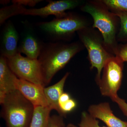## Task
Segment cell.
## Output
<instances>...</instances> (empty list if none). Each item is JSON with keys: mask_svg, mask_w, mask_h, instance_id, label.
<instances>
[{"mask_svg": "<svg viewBox=\"0 0 127 127\" xmlns=\"http://www.w3.org/2000/svg\"><path fill=\"white\" fill-rule=\"evenodd\" d=\"M81 42H63L44 43L38 60L41 68L45 87L57 73L84 48Z\"/></svg>", "mask_w": 127, "mask_h": 127, "instance_id": "obj_1", "label": "cell"}, {"mask_svg": "<svg viewBox=\"0 0 127 127\" xmlns=\"http://www.w3.org/2000/svg\"><path fill=\"white\" fill-rule=\"evenodd\" d=\"M81 10L91 15L93 20L92 27L98 30L102 36L105 47L115 56L119 46L117 36L120 27V21L118 17L101 0L85 2L81 6Z\"/></svg>", "mask_w": 127, "mask_h": 127, "instance_id": "obj_2", "label": "cell"}, {"mask_svg": "<svg viewBox=\"0 0 127 127\" xmlns=\"http://www.w3.org/2000/svg\"><path fill=\"white\" fill-rule=\"evenodd\" d=\"M0 103L6 127H30L35 107L19 91L8 94Z\"/></svg>", "mask_w": 127, "mask_h": 127, "instance_id": "obj_3", "label": "cell"}, {"mask_svg": "<svg viewBox=\"0 0 127 127\" xmlns=\"http://www.w3.org/2000/svg\"><path fill=\"white\" fill-rule=\"evenodd\" d=\"M38 26L42 31L56 42L69 41L75 32L89 27L86 18L70 12H65L49 21L39 22Z\"/></svg>", "mask_w": 127, "mask_h": 127, "instance_id": "obj_4", "label": "cell"}, {"mask_svg": "<svg viewBox=\"0 0 127 127\" xmlns=\"http://www.w3.org/2000/svg\"><path fill=\"white\" fill-rule=\"evenodd\" d=\"M79 40L88 52L91 69L96 68L97 70L96 80L97 84L100 81L101 72L105 63L114 56L105 47L101 33L93 28L88 27L77 32Z\"/></svg>", "mask_w": 127, "mask_h": 127, "instance_id": "obj_5", "label": "cell"}, {"mask_svg": "<svg viewBox=\"0 0 127 127\" xmlns=\"http://www.w3.org/2000/svg\"><path fill=\"white\" fill-rule=\"evenodd\" d=\"M123 68L124 63L116 56L107 61L97 84L102 96L108 97L111 99L118 96V92L122 81Z\"/></svg>", "mask_w": 127, "mask_h": 127, "instance_id": "obj_6", "label": "cell"}, {"mask_svg": "<svg viewBox=\"0 0 127 127\" xmlns=\"http://www.w3.org/2000/svg\"><path fill=\"white\" fill-rule=\"evenodd\" d=\"M7 59L9 67L18 78L45 87L38 59L23 56L19 52Z\"/></svg>", "mask_w": 127, "mask_h": 127, "instance_id": "obj_7", "label": "cell"}, {"mask_svg": "<svg viewBox=\"0 0 127 127\" xmlns=\"http://www.w3.org/2000/svg\"><path fill=\"white\" fill-rule=\"evenodd\" d=\"M48 4L46 6L40 8L28 9L22 6L20 15L39 16L47 17L53 15L55 17L62 15L67 10L81 6L85 1L81 0H61L59 1L47 0Z\"/></svg>", "mask_w": 127, "mask_h": 127, "instance_id": "obj_8", "label": "cell"}, {"mask_svg": "<svg viewBox=\"0 0 127 127\" xmlns=\"http://www.w3.org/2000/svg\"><path fill=\"white\" fill-rule=\"evenodd\" d=\"M23 30L18 42V52L32 59H38L44 43L34 31L31 24L27 20L22 22Z\"/></svg>", "mask_w": 127, "mask_h": 127, "instance_id": "obj_9", "label": "cell"}, {"mask_svg": "<svg viewBox=\"0 0 127 127\" xmlns=\"http://www.w3.org/2000/svg\"><path fill=\"white\" fill-rule=\"evenodd\" d=\"M16 89L34 107H48L44 94V87L41 85L19 79L17 77L15 81Z\"/></svg>", "mask_w": 127, "mask_h": 127, "instance_id": "obj_10", "label": "cell"}, {"mask_svg": "<svg viewBox=\"0 0 127 127\" xmlns=\"http://www.w3.org/2000/svg\"><path fill=\"white\" fill-rule=\"evenodd\" d=\"M20 37L13 22L9 20L5 24L0 36V56L8 58L18 52Z\"/></svg>", "mask_w": 127, "mask_h": 127, "instance_id": "obj_11", "label": "cell"}, {"mask_svg": "<svg viewBox=\"0 0 127 127\" xmlns=\"http://www.w3.org/2000/svg\"><path fill=\"white\" fill-rule=\"evenodd\" d=\"M88 112L94 117L102 121L107 127H127V122L114 114L108 102L92 104L89 107Z\"/></svg>", "mask_w": 127, "mask_h": 127, "instance_id": "obj_12", "label": "cell"}, {"mask_svg": "<svg viewBox=\"0 0 127 127\" xmlns=\"http://www.w3.org/2000/svg\"><path fill=\"white\" fill-rule=\"evenodd\" d=\"M17 77L9 67L7 59L0 57V103L6 95L16 90L15 81Z\"/></svg>", "mask_w": 127, "mask_h": 127, "instance_id": "obj_13", "label": "cell"}, {"mask_svg": "<svg viewBox=\"0 0 127 127\" xmlns=\"http://www.w3.org/2000/svg\"><path fill=\"white\" fill-rule=\"evenodd\" d=\"M69 75V72L66 73L59 82L52 86L45 87L44 88V94L48 107L52 110H56L59 115L61 116L62 114L59 107V100L60 97L64 93V86Z\"/></svg>", "mask_w": 127, "mask_h": 127, "instance_id": "obj_14", "label": "cell"}, {"mask_svg": "<svg viewBox=\"0 0 127 127\" xmlns=\"http://www.w3.org/2000/svg\"><path fill=\"white\" fill-rule=\"evenodd\" d=\"M51 111L48 107H35L30 127H47Z\"/></svg>", "mask_w": 127, "mask_h": 127, "instance_id": "obj_15", "label": "cell"}, {"mask_svg": "<svg viewBox=\"0 0 127 127\" xmlns=\"http://www.w3.org/2000/svg\"><path fill=\"white\" fill-rule=\"evenodd\" d=\"M120 21V27L117 36V40L122 42H127V12L125 11H113Z\"/></svg>", "mask_w": 127, "mask_h": 127, "instance_id": "obj_16", "label": "cell"}, {"mask_svg": "<svg viewBox=\"0 0 127 127\" xmlns=\"http://www.w3.org/2000/svg\"><path fill=\"white\" fill-rule=\"evenodd\" d=\"M19 5L12 4L9 6L2 7L0 10V25H3L7 19L18 15Z\"/></svg>", "mask_w": 127, "mask_h": 127, "instance_id": "obj_17", "label": "cell"}, {"mask_svg": "<svg viewBox=\"0 0 127 127\" xmlns=\"http://www.w3.org/2000/svg\"><path fill=\"white\" fill-rule=\"evenodd\" d=\"M78 125L79 127H107L100 126L98 119L86 111H83L82 113L81 121Z\"/></svg>", "mask_w": 127, "mask_h": 127, "instance_id": "obj_18", "label": "cell"}, {"mask_svg": "<svg viewBox=\"0 0 127 127\" xmlns=\"http://www.w3.org/2000/svg\"><path fill=\"white\" fill-rule=\"evenodd\" d=\"M111 11L127 12V0H101Z\"/></svg>", "mask_w": 127, "mask_h": 127, "instance_id": "obj_19", "label": "cell"}, {"mask_svg": "<svg viewBox=\"0 0 127 127\" xmlns=\"http://www.w3.org/2000/svg\"><path fill=\"white\" fill-rule=\"evenodd\" d=\"M77 106V103L72 98L67 101L60 106V108L61 111L62 116L64 118L66 117L67 113L72 112Z\"/></svg>", "mask_w": 127, "mask_h": 127, "instance_id": "obj_20", "label": "cell"}, {"mask_svg": "<svg viewBox=\"0 0 127 127\" xmlns=\"http://www.w3.org/2000/svg\"><path fill=\"white\" fill-rule=\"evenodd\" d=\"M63 117L60 115L50 116L47 127H65Z\"/></svg>", "mask_w": 127, "mask_h": 127, "instance_id": "obj_21", "label": "cell"}, {"mask_svg": "<svg viewBox=\"0 0 127 127\" xmlns=\"http://www.w3.org/2000/svg\"><path fill=\"white\" fill-rule=\"evenodd\" d=\"M115 56L124 63L127 62V42L119 45Z\"/></svg>", "mask_w": 127, "mask_h": 127, "instance_id": "obj_22", "label": "cell"}, {"mask_svg": "<svg viewBox=\"0 0 127 127\" xmlns=\"http://www.w3.org/2000/svg\"><path fill=\"white\" fill-rule=\"evenodd\" d=\"M43 0H13L12 4H16L20 5L28 6L30 7H34L39 2Z\"/></svg>", "mask_w": 127, "mask_h": 127, "instance_id": "obj_23", "label": "cell"}, {"mask_svg": "<svg viewBox=\"0 0 127 127\" xmlns=\"http://www.w3.org/2000/svg\"><path fill=\"white\" fill-rule=\"evenodd\" d=\"M111 100L118 104L123 113L127 117V103L125 100L121 98L118 96Z\"/></svg>", "mask_w": 127, "mask_h": 127, "instance_id": "obj_24", "label": "cell"}, {"mask_svg": "<svg viewBox=\"0 0 127 127\" xmlns=\"http://www.w3.org/2000/svg\"><path fill=\"white\" fill-rule=\"evenodd\" d=\"M71 98L70 96L68 94L64 92L60 97L59 100V105L60 106L64 104V103L68 101Z\"/></svg>", "mask_w": 127, "mask_h": 127, "instance_id": "obj_25", "label": "cell"}, {"mask_svg": "<svg viewBox=\"0 0 127 127\" xmlns=\"http://www.w3.org/2000/svg\"><path fill=\"white\" fill-rule=\"evenodd\" d=\"M10 2V1L8 0H0V4L2 5H6L9 4V2Z\"/></svg>", "mask_w": 127, "mask_h": 127, "instance_id": "obj_26", "label": "cell"}, {"mask_svg": "<svg viewBox=\"0 0 127 127\" xmlns=\"http://www.w3.org/2000/svg\"><path fill=\"white\" fill-rule=\"evenodd\" d=\"M65 127H77V126H76L75 125H74L70 123L68 124V125H67Z\"/></svg>", "mask_w": 127, "mask_h": 127, "instance_id": "obj_27", "label": "cell"}]
</instances>
